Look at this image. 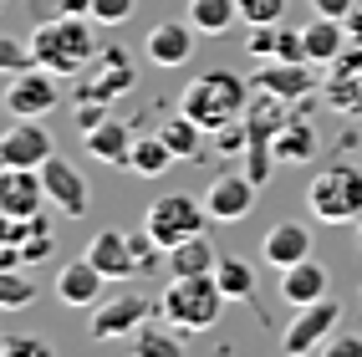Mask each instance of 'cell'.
<instances>
[{
  "instance_id": "obj_39",
  "label": "cell",
  "mask_w": 362,
  "mask_h": 357,
  "mask_svg": "<svg viewBox=\"0 0 362 357\" xmlns=\"http://www.w3.org/2000/svg\"><path fill=\"white\" fill-rule=\"evenodd\" d=\"M276 26H281V21H276ZM276 26H250V36H245V52L271 62V57H276Z\"/></svg>"
},
{
  "instance_id": "obj_13",
  "label": "cell",
  "mask_w": 362,
  "mask_h": 357,
  "mask_svg": "<svg viewBox=\"0 0 362 357\" xmlns=\"http://www.w3.org/2000/svg\"><path fill=\"white\" fill-rule=\"evenodd\" d=\"M41 179H46V199H52V209H62L66 220H82L87 204H92V194H87V179H82L77 163H66V158L52 153V158L41 163Z\"/></svg>"
},
{
  "instance_id": "obj_16",
  "label": "cell",
  "mask_w": 362,
  "mask_h": 357,
  "mask_svg": "<svg viewBox=\"0 0 362 357\" xmlns=\"http://www.w3.org/2000/svg\"><path fill=\"white\" fill-rule=\"evenodd\" d=\"M46 204L41 169H0V214H41Z\"/></svg>"
},
{
  "instance_id": "obj_18",
  "label": "cell",
  "mask_w": 362,
  "mask_h": 357,
  "mask_svg": "<svg viewBox=\"0 0 362 357\" xmlns=\"http://www.w3.org/2000/svg\"><path fill=\"white\" fill-rule=\"evenodd\" d=\"M133 128L128 123H117V117H103V123H92L87 133H82V148H87V158H98V163H107V169H128V158H133Z\"/></svg>"
},
{
  "instance_id": "obj_15",
  "label": "cell",
  "mask_w": 362,
  "mask_h": 357,
  "mask_svg": "<svg viewBox=\"0 0 362 357\" xmlns=\"http://www.w3.org/2000/svg\"><path fill=\"white\" fill-rule=\"evenodd\" d=\"M317 62H260L255 66V87L260 92H276V98H286V103H301V98H311L322 82H317V71H311Z\"/></svg>"
},
{
  "instance_id": "obj_43",
  "label": "cell",
  "mask_w": 362,
  "mask_h": 357,
  "mask_svg": "<svg viewBox=\"0 0 362 357\" xmlns=\"http://www.w3.org/2000/svg\"><path fill=\"white\" fill-rule=\"evenodd\" d=\"M357 245H362V220H357Z\"/></svg>"
},
{
  "instance_id": "obj_2",
  "label": "cell",
  "mask_w": 362,
  "mask_h": 357,
  "mask_svg": "<svg viewBox=\"0 0 362 357\" xmlns=\"http://www.w3.org/2000/svg\"><path fill=\"white\" fill-rule=\"evenodd\" d=\"M250 98H255V82H245V77H235V71L220 66V71H199V77L179 92V112L194 117V123L214 138L220 128H230V123L245 117Z\"/></svg>"
},
{
  "instance_id": "obj_5",
  "label": "cell",
  "mask_w": 362,
  "mask_h": 357,
  "mask_svg": "<svg viewBox=\"0 0 362 357\" xmlns=\"http://www.w3.org/2000/svg\"><path fill=\"white\" fill-rule=\"evenodd\" d=\"M133 82H138V66H133V52L128 46H98V57L87 62V71L77 77V98L82 103H103V107H112L117 98H128L133 92Z\"/></svg>"
},
{
  "instance_id": "obj_28",
  "label": "cell",
  "mask_w": 362,
  "mask_h": 357,
  "mask_svg": "<svg viewBox=\"0 0 362 357\" xmlns=\"http://www.w3.org/2000/svg\"><path fill=\"white\" fill-rule=\"evenodd\" d=\"M158 133H163V143H168V153H174L179 163H194V158L204 153V138H209V133H204V128L194 123V117H184V112L174 117V123H163Z\"/></svg>"
},
{
  "instance_id": "obj_8",
  "label": "cell",
  "mask_w": 362,
  "mask_h": 357,
  "mask_svg": "<svg viewBox=\"0 0 362 357\" xmlns=\"http://www.w3.org/2000/svg\"><path fill=\"white\" fill-rule=\"evenodd\" d=\"M62 103V87H57V71H46V66H21L6 77V112L11 117H46V112H57Z\"/></svg>"
},
{
  "instance_id": "obj_34",
  "label": "cell",
  "mask_w": 362,
  "mask_h": 357,
  "mask_svg": "<svg viewBox=\"0 0 362 357\" xmlns=\"http://www.w3.org/2000/svg\"><path fill=\"white\" fill-rule=\"evenodd\" d=\"M286 16V0H240V21L245 26H276Z\"/></svg>"
},
{
  "instance_id": "obj_36",
  "label": "cell",
  "mask_w": 362,
  "mask_h": 357,
  "mask_svg": "<svg viewBox=\"0 0 362 357\" xmlns=\"http://www.w3.org/2000/svg\"><path fill=\"white\" fill-rule=\"evenodd\" d=\"M271 62H306V36L291 26H276V57Z\"/></svg>"
},
{
  "instance_id": "obj_42",
  "label": "cell",
  "mask_w": 362,
  "mask_h": 357,
  "mask_svg": "<svg viewBox=\"0 0 362 357\" xmlns=\"http://www.w3.org/2000/svg\"><path fill=\"white\" fill-rule=\"evenodd\" d=\"M352 6H357V0H311V11H317V16H337V21H342Z\"/></svg>"
},
{
  "instance_id": "obj_4",
  "label": "cell",
  "mask_w": 362,
  "mask_h": 357,
  "mask_svg": "<svg viewBox=\"0 0 362 357\" xmlns=\"http://www.w3.org/2000/svg\"><path fill=\"white\" fill-rule=\"evenodd\" d=\"M306 209L327 225H352L362 220V169L352 163H327L306 184Z\"/></svg>"
},
{
  "instance_id": "obj_32",
  "label": "cell",
  "mask_w": 362,
  "mask_h": 357,
  "mask_svg": "<svg viewBox=\"0 0 362 357\" xmlns=\"http://www.w3.org/2000/svg\"><path fill=\"white\" fill-rule=\"evenodd\" d=\"M128 250H133V276H148V271H158L163 260H168V250L153 240L148 230H143V235H133V240H128Z\"/></svg>"
},
{
  "instance_id": "obj_14",
  "label": "cell",
  "mask_w": 362,
  "mask_h": 357,
  "mask_svg": "<svg viewBox=\"0 0 362 357\" xmlns=\"http://www.w3.org/2000/svg\"><path fill=\"white\" fill-rule=\"evenodd\" d=\"M322 92H327V107L352 112V117L362 112V46H347V52L327 66Z\"/></svg>"
},
{
  "instance_id": "obj_12",
  "label": "cell",
  "mask_w": 362,
  "mask_h": 357,
  "mask_svg": "<svg viewBox=\"0 0 362 357\" xmlns=\"http://www.w3.org/2000/svg\"><path fill=\"white\" fill-rule=\"evenodd\" d=\"M255 194H260V184L250 174H214L204 184V209L214 225H240L255 209Z\"/></svg>"
},
{
  "instance_id": "obj_41",
  "label": "cell",
  "mask_w": 362,
  "mask_h": 357,
  "mask_svg": "<svg viewBox=\"0 0 362 357\" xmlns=\"http://www.w3.org/2000/svg\"><path fill=\"white\" fill-rule=\"evenodd\" d=\"M342 31H347V41H352V46H362V0L342 16Z\"/></svg>"
},
{
  "instance_id": "obj_7",
  "label": "cell",
  "mask_w": 362,
  "mask_h": 357,
  "mask_svg": "<svg viewBox=\"0 0 362 357\" xmlns=\"http://www.w3.org/2000/svg\"><path fill=\"white\" fill-rule=\"evenodd\" d=\"M52 245L46 214H0V266H41L52 260Z\"/></svg>"
},
{
  "instance_id": "obj_24",
  "label": "cell",
  "mask_w": 362,
  "mask_h": 357,
  "mask_svg": "<svg viewBox=\"0 0 362 357\" xmlns=\"http://www.w3.org/2000/svg\"><path fill=\"white\" fill-rule=\"evenodd\" d=\"M128 347H133V357H189L184 352V332L174 327V322H143L138 332H133V337H128Z\"/></svg>"
},
{
  "instance_id": "obj_29",
  "label": "cell",
  "mask_w": 362,
  "mask_h": 357,
  "mask_svg": "<svg viewBox=\"0 0 362 357\" xmlns=\"http://www.w3.org/2000/svg\"><path fill=\"white\" fill-rule=\"evenodd\" d=\"M168 163H174V153H168L163 133H138V138H133V158H128V169H133V174L153 179V174L168 169Z\"/></svg>"
},
{
  "instance_id": "obj_38",
  "label": "cell",
  "mask_w": 362,
  "mask_h": 357,
  "mask_svg": "<svg viewBox=\"0 0 362 357\" xmlns=\"http://www.w3.org/2000/svg\"><path fill=\"white\" fill-rule=\"evenodd\" d=\"M317 357H362V337H357V332H332Z\"/></svg>"
},
{
  "instance_id": "obj_25",
  "label": "cell",
  "mask_w": 362,
  "mask_h": 357,
  "mask_svg": "<svg viewBox=\"0 0 362 357\" xmlns=\"http://www.w3.org/2000/svg\"><path fill=\"white\" fill-rule=\"evenodd\" d=\"M189 26L199 36H225L235 21H240V0H189Z\"/></svg>"
},
{
  "instance_id": "obj_20",
  "label": "cell",
  "mask_w": 362,
  "mask_h": 357,
  "mask_svg": "<svg viewBox=\"0 0 362 357\" xmlns=\"http://www.w3.org/2000/svg\"><path fill=\"white\" fill-rule=\"evenodd\" d=\"M103 286H107V276L92 266L87 255L82 260H66V266L57 271V301L62 306H98L103 301Z\"/></svg>"
},
{
  "instance_id": "obj_11",
  "label": "cell",
  "mask_w": 362,
  "mask_h": 357,
  "mask_svg": "<svg viewBox=\"0 0 362 357\" xmlns=\"http://www.w3.org/2000/svg\"><path fill=\"white\" fill-rule=\"evenodd\" d=\"M52 133L41 128V117H16L0 133V169H41L52 158Z\"/></svg>"
},
{
  "instance_id": "obj_23",
  "label": "cell",
  "mask_w": 362,
  "mask_h": 357,
  "mask_svg": "<svg viewBox=\"0 0 362 357\" xmlns=\"http://www.w3.org/2000/svg\"><path fill=\"white\" fill-rule=\"evenodd\" d=\"M301 36H306V62H317V66H332L352 46L337 16H311L306 26H301Z\"/></svg>"
},
{
  "instance_id": "obj_35",
  "label": "cell",
  "mask_w": 362,
  "mask_h": 357,
  "mask_svg": "<svg viewBox=\"0 0 362 357\" xmlns=\"http://www.w3.org/2000/svg\"><path fill=\"white\" fill-rule=\"evenodd\" d=\"M0 357H57L46 337H31V332H16V337L0 342Z\"/></svg>"
},
{
  "instance_id": "obj_10",
  "label": "cell",
  "mask_w": 362,
  "mask_h": 357,
  "mask_svg": "<svg viewBox=\"0 0 362 357\" xmlns=\"http://www.w3.org/2000/svg\"><path fill=\"white\" fill-rule=\"evenodd\" d=\"M153 317V301L138 296V291H123V296H103L92 306V342H112V337H133V332Z\"/></svg>"
},
{
  "instance_id": "obj_40",
  "label": "cell",
  "mask_w": 362,
  "mask_h": 357,
  "mask_svg": "<svg viewBox=\"0 0 362 357\" xmlns=\"http://www.w3.org/2000/svg\"><path fill=\"white\" fill-rule=\"evenodd\" d=\"M245 143H250V133H245V117L214 133V148H220V153H245Z\"/></svg>"
},
{
  "instance_id": "obj_26",
  "label": "cell",
  "mask_w": 362,
  "mask_h": 357,
  "mask_svg": "<svg viewBox=\"0 0 362 357\" xmlns=\"http://www.w3.org/2000/svg\"><path fill=\"white\" fill-rule=\"evenodd\" d=\"M214 266H220V255H214V245L204 235H189L184 245L168 250V276H209Z\"/></svg>"
},
{
  "instance_id": "obj_6",
  "label": "cell",
  "mask_w": 362,
  "mask_h": 357,
  "mask_svg": "<svg viewBox=\"0 0 362 357\" xmlns=\"http://www.w3.org/2000/svg\"><path fill=\"white\" fill-rule=\"evenodd\" d=\"M204 225H209V209L194 194H158L148 209H143V230H148L163 250L184 245L189 235H204Z\"/></svg>"
},
{
  "instance_id": "obj_3",
  "label": "cell",
  "mask_w": 362,
  "mask_h": 357,
  "mask_svg": "<svg viewBox=\"0 0 362 357\" xmlns=\"http://www.w3.org/2000/svg\"><path fill=\"white\" fill-rule=\"evenodd\" d=\"M225 301L230 296L220 291L214 271L209 276H168L163 296H158V312H163V322H174L179 332H209L214 322H220Z\"/></svg>"
},
{
  "instance_id": "obj_37",
  "label": "cell",
  "mask_w": 362,
  "mask_h": 357,
  "mask_svg": "<svg viewBox=\"0 0 362 357\" xmlns=\"http://www.w3.org/2000/svg\"><path fill=\"white\" fill-rule=\"evenodd\" d=\"M36 57H31V46L26 41H16V36H0V71H21V66H31Z\"/></svg>"
},
{
  "instance_id": "obj_17",
  "label": "cell",
  "mask_w": 362,
  "mask_h": 357,
  "mask_svg": "<svg viewBox=\"0 0 362 357\" xmlns=\"http://www.w3.org/2000/svg\"><path fill=\"white\" fill-rule=\"evenodd\" d=\"M194 26H189V16L184 21H158V26L148 31V41H143V52H148V62L153 66H184L189 57H194Z\"/></svg>"
},
{
  "instance_id": "obj_30",
  "label": "cell",
  "mask_w": 362,
  "mask_h": 357,
  "mask_svg": "<svg viewBox=\"0 0 362 357\" xmlns=\"http://www.w3.org/2000/svg\"><path fill=\"white\" fill-rule=\"evenodd\" d=\"M214 281H220V291H225L230 301L255 296V266H250V260H240V255H220V266H214Z\"/></svg>"
},
{
  "instance_id": "obj_27",
  "label": "cell",
  "mask_w": 362,
  "mask_h": 357,
  "mask_svg": "<svg viewBox=\"0 0 362 357\" xmlns=\"http://www.w3.org/2000/svg\"><path fill=\"white\" fill-rule=\"evenodd\" d=\"M276 158H286V163H311L317 158V128L306 123V117H286V128L276 133Z\"/></svg>"
},
{
  "instance_id": "obj_19",
  "label": "cell",
  "mask_w": 362,
  "mask_h": 357,
  "mask_svg": "<svg viewBox=\"0 0 362 357\" xmlns=\"http://www.w3.org/2000/svg\"><path fill=\"white\" fill-rule=\"evenodd\" d=\"M306 255H311V230L301 220H276L271 230H265V240H260V260L276 266V271L296 266V260H306Z\"/></svg>"
},
{
  "instance_id": "obj_22",
  "label": "cell",
  "mask_w": 362,
  "mask_h": 357,
  "mask_svg": "<svg viewBox=\"0 0 362 357\" xmlns=\"http://www.w3.org/2000/svg\"><path fill=\"white\" fill-rule=\"evenodd\" d=\"M327 286H332V281H327V271L306 255V260H296V266H286V271H281V301L296 312V306L322 301V296H327Z\"/></svg>"
},
{
  "instance_id": "obj_9",
  "label": "cell",
  "mask_w": 362,
  "mask_h": 357,
  "mask_svg": "<svg viewBox=\"0 0 362 357\" xmlns=\"http://www.w3.org/2000/svg\"><path fill=\"white\" fill-rule=\"evenodd\" d=\"M337 322H342V312H337V301H311V306H296L291 312V327H286V337H281V347H286V357H306V352H322L327 347V337L337 332Z\"/></svg>"
},
{
  "instance_id": "obj_31",
  "label": "cell",
  "mask_w": 362,
  "mask_h": 357,
  "mask_svg": "<svg viewBox=\"0 0 362 357\" xmlns=\"http://www.w3.org/2000/svg\"><path fill=\"white\" fill-rule=\"evenodd\" d=\"M36 301V281L26 276V266H0V312H26Z\"/></svg>"
},
{
  "instance_id": "obj_33",
  "label": "cell",
  "mask_w": 362,
  "mask_h": 357,
  "mask_svg": "<svg viewBox=\"0 0 362 357\" xmlns=\"http://www.w3.org/2000/svg\"><path fill=\"white\" fill-rule=\"evenodd\" d=\"M138 0H87V16L98 21V26H123V21H133Z\"/></svg>"
},
{
  "instance_id": "obj_21",
  "label": "cell",
  "mask_w": 362,
  "mask_h": 357,
  "mask_svg": "<svg viewBox=\"0 0 362 357\" xmlns=\"http://www.w3.org/2000/svg\"><path fill=\"white\" fill-rule=\"evenodd\" d=\"M82 255H87L107 281H128V276H133V250H128V235H123V230H98V235L87 240Z\"/></svg>"
},
{
  "instance_id": "obj_1",
  "label": "cell",
  "mask_w": 362,
  "mask_h": 357,
  "mask_svg": "<svg viewBox=\"0 0 362 357\" xmlns=\"http://www.w3.org/2000/svg\"><path fill=\"white\" fill-rule=\"evenodd\" d=\"M92 26H98V21L82 16V11H62V16H52V21H41V26L26 36L36 66L57 71V77H82L87 62L98 57V46H103Z\"/></svg>"
}]
</instances>
